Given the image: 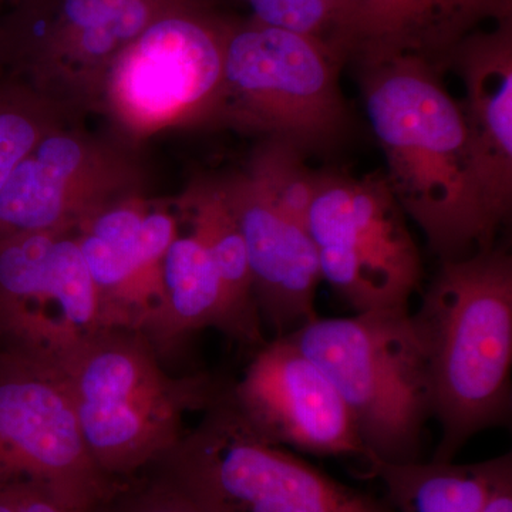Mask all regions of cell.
<instances>
[{"instance_id":"cell-23","label":"cell","mask_w":512,"mask_h":512,"mask_svg":"<svg viewBox=\"0 0 512 512\" xmlns=\"http://www.w3.org/2000/svg\"><path fill=\"white\" fill-rule=\"evenodd\" d=\"M400 0H343L338 13L348 25L350 45L359 49V56L369 52L375 45L387 20L399 5Z\"/></svg>"},{"instance_id":"cell-12","label":"cell","mask_w":512,"mask_h":512,"mask_svg":"<svg viewBox=\"0 0 512 512\" xmlns=\"http://www.w3.org/2000/svg\"><path fill=\"white\" fill-rule=\"evenodd\" d=\"M247 248L256 305L275 338L318 318V252L308 228L282 210L255 181L227 195Z\"/></svg>"},{"instance_id":"cell-20","label":"cell","mask_w":512,"mask_h":512,"mask_svg":"<svg viewBox=\"0 0 512 512\" xmlns=\"http://www.w3.org/2000/svg\"><path fill=\"white\" fill-rule=\"evenodd\" d=\"M99 512H201L163 481L140 473L117 481Z\"/></svg>"},{"instance_id":"cell-1","label":"cell","mask_w":512,"mask_h":512,"mask_svg":"<svg viewBox=\"0 0 512 512\" xmlns=\"http://www.w3.org/2000/svg\"><path fill=\"white\" fill-rule=\"evenodd\" d=\"M367 119L386 157V180L440 262L493 247L495 218L460 101L421 57L360 64Z\"/></svg>"},{"instance_id":"cell-3","label":"cell","mask_w":512,"mask_h":512,"mask_svg":"<svg viewBox=\"0 0 512 512\" xmlns=\"http://www.w3.org/2000/svg\"><path fill=\"white\" fill-rule=\"evenodd\" d=\"M62 367L87 450L104 476H137L184 434L229 383L210 373L171 376L137 329L103 328L64 349Z\"/></svg>"},{"instance_id":"cell-14","label":"cell","mask_w":512,"mask_h":512,"mask_svg":"<svg viewBox=\"0 0 512 512\" xmlns=\"http://www.w3.org/2000/svg\"><path fill=\"white\" fill-rule=\"evenodd\" d=\"M456 66L466 89L461 101L478 173L495 218L512 207V53L500 35L460 47Z\"/></svg>"},{"instance_id":"cell-6","label":"cell","mask_w":512,"mask_h":512,"mask_svg":"<svg viewBox=\"0 0 512 512\" xmlns=\"http://www.w3.org/2000/svg\"><path fill=\"white\" fill-rule=\"evenodd\" d=\"M320 278L356 309H407L423 264L386 175L319 171L306 220Z\"/></svg>"},{"instance_id":"cell-7","label":"cell","mask_w":512,"mask_h":512,"mask_svg":"<svg viewBox=\"0 0 512 512\" xmlns=\"http://www.w3.org/2000/svg\"><path fill=\"white\" fill-rule=\"evenodd\" d=\"M22 480L83 508L99 507L117 483L87 450L55 357L0 343V485Z\"/></svg>"},{"instance_id":"cell-10","label":"cell","mask_w":512,"mask_h":512,"mask_svg":"<svg viewBox=\"0 0 512 512\" xmlns=\"http://www.w3.org/2000/svg\"><path fill=\"white\" fill-rule=\"evenodd\" d=\"M229 393L248 423L275 446L369 460L338 390L288 336L255 349Z\"/></svg>"},{"instance_id":"cell-24","label":"cell","mask_w":512,"mask_h":512,"mask_svg":"<svg viewBox=\"0 0 512 512\" xmlns=\"http://www.w3.org/2000/svg\"><path fill=\"white\" fill-rule=\"evenodd\" d=\"M0 512H99V507H77L46 485L22 480L0 485Z\"/></svg>"},{"instance_id":"cell-19","label":"cell","mask_w":512,"mask_h":512,"mask_svg":"<svg viewBox=\"0 0 512 512\" xmlns=\"http://www.w3.org/2000/svg\"><path fill=\"white\" fill-rule=\"evenodd\" d=\"M254 170L252 180L256 185L282 210L306 225L319 171L306 165L305 154L291 144L268 140L256 157Z\"/></svg>"},{"instance_id":"cell-15","label":"cell","mask_w":512,"mask_h":512,"mask_svg":"<svg viewBox=\"0 0 512 512\" xmlns=\"http://www.w3.org/2000/svg\"><path fill=\"white\" fill-rule=\"evenodd\" d=\"M217 329L241 343L224 285L197 234L175 238L161 265V298L140 330L161 362L174 359L192 335Z\"/></svg>"},{"instance_id":"cell-17","label":"cell","mask_w":512,"mask_h":512,"mask_svg":"<svg viewBox=\"0 0 512 512\" xmlns=\"http://www.w3.org/2000/svg\"><path fill=\"white\" fill-rule=\"evenodd\" d=\"M195 234L210 251L220 275L232 315L237 320L241 345L261 348L266 342L262 332L264 323L255 301L247 248L227 198L215 194L201 201Z\"/></svg>"},{"instance_id":"cell-18","label":"cell","mask_w":512,"mask_h":512,"mask_svg":"<svg viewBox=\"0 0 512 512\" xmlns=\"http://www.w3.org/2000/svg\"><path fill=\"white\" fill-rule=\"evenodd\" d=\"M154 0H60L55 37L90 59L121 52L157 18Z\"/></svg>"},{"instance_id":"cell-2","label":"cell","mask_w":512,"mask_h":512,"mask_svg":"<svg viewBox=\"0 0 512 512\" xmlns=\"http://www.w3.org/2000/svg\"><path fill=\"white\" fill-rule=\"evenodd\" d=\"M414 326L429 363L441 437L433 461H453L481 431L510 420L512 258L480 249L440 262Z\"/></svg>"},{"instance_id":"cell-26","label":"cell","mask_w":512,"mask_h":512,"mask_svg":"<svg viewBox=\"0 0 512 512\" xmlns=\"http://www.w3.org/2000/svg\"><path fill=\"white\" fill-rule=\"evenodd\" d=\"M480 512H512V464L501 471Z\"/></svg>"},{"instance_id":"cell-8","label":"cell","mask_w":512,"mask_h":512,"mask_svg":"<svg viewBox=\"0 0 512 512\" xmlns=\"http://www.w3.org/2000/svg\"><path fill=\"white\" fill-rule=\"evenodd\" d=\"M224 89L237 94L269 140L322 153L348 133L338 64L315 37L259 23L225 43Z\"/></svg>"},{"instance_id":"cell-25","label":"cell","mask_w":512,"mask_h":512,"mask_svg":"<svg viewBox=\"0 0 512 512\" xmlns=\"http://www.w3.org/2000/svg\"><path fill=\"white\" fill-rule=\"evenodd\" d=\"M35 160L67 181L82 163V148L72 138L49 137L36 148Z\"/></svg>"},{"instance_id":"cell-16","label":"cell","mask_w":512,"mask_h":512,"mask_svg":"<svg viewBox=\"0 0 512 512\" xmlns=\"http://www.w3.org/2000/svg\"><path fill=\"white\" fill-rule=\"evenodd\" d=\"M373 476L387 491V503L394 512H480L491 487L511 454L477 464L383 463L370 461Z\"/></svg>"},{"instance_id":"cell-5","label":"cell","mask_w":512,"mask_h":512,"mask_svg":"<svg viewBox=\"0 0 512 512\" xmlns=\"http://www.w3.org/2000/svg\"><path fill=\"white\" fill-rule=\"evenodd\" d=\"M285 336L338 390L369 453L367 463L420 461L433 392L409 308L316 318Z\"/></svg>"},{"instance_id":"cell-9","label":"cell","mask_w":512,"mask_h":512,"mask_svg":"<svg viewBox=\"0 0 512 512\" xmlns=\"http://www.w3.org/2000/svg\"><path fill=\"white\" fill-rule=\"evenodd\" d=\"M103 328L79 242L55 232L0 238V343L56 357Z\"/></svg>"},{"instance_id":"cell-11","label":"cell","mask_w":512,"mask_h":512,"mask_svg":"<svg viewBox=\"0 0 512 512\" xmlns=\"http://www.w3.org/2000/svg\"><path fill=\"white\" fill-rule=\"evenodd\" d=\"M225 42L201 20L165 13L120 52L117 90L147 119L202 106L224 89Z\"/></svg>"},{"instance_id":"cell-4","label":"cell","mask_w":512,"mask_h":512,"mask_svg":"<svg viewBox=\"0 0 512 512\" xmlns=\"http://www.w3.org/2000/svg\"><path fill=\"white\" fill-rule=\"evenodd\" d=\"M229 386L194 429L141 473L201 512H394L387 501L266 441L239 412Z\"/></svg>"},{"instance_id":"cell-22","label":"cell","mask_w":512,"mask_h":512,"mask_svg":"<svg viewBox=\"0 0 512 512\" xmlns=\"http://www.w3.org/2000/svg\"><path fill=\"white\" fill-rule=\"evenodd\" d=\"M0 94V190L36 146L37 131L25 111Z\"/></svg>"},{"instance_id":"cell-13","label":"cell","mask_w":512,"mask_h":512,"mask_svg":"<svg viewBox=\"0 0 512 512\" xmlns=\"http://www.w3.org/2000/svg\"><path fill=\"white\" fill-rule=\"evenodd\" d=\"M173 218L128 208L99 215L79 239L107 328L140 329L161 298V265Z\"/></svg>"},{"instance_id":"cell-21","label":"cell","mask_w":512,"mask_h":512,"mask_svg":"<svg viewBox=\"0 0 512 512\" xmlns=\"http://www.w3.org/2000/svg\"><path fill=\"white\" fill-rule=\"evenodd\" d=\"M259 23L311 36L328 22L335 0H248Z\"/></svg>"}]
</instances>
